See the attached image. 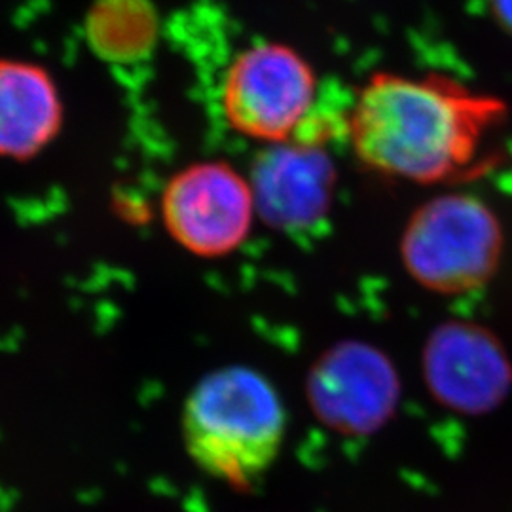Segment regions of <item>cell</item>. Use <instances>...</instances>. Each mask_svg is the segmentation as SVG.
<instances>
[{
    "instance_id": "6da1fadb",
    "label": "cell",
    "mask_w": 512,
    "mask_h": 512,
    "mask_svg": "<svg viewBox=\"0 0 512 512\" xmlns=\"http://www.w3.org/2000/svg\"><path fill=\"white\" fill-rule=\"evenodd\" d=\"M505 116L490 95L439 74H372L349 110L348 137L361 164L387 179L446 184L475 175Z\"/></svg>"
},
{
    "instance_id": "7a4b0ae2",
    "label": "cell",
    "mask_w": 512,
    "mask_h": 512,
    "mask_svg": "<svg viewBox=\"0 0 512 512\" xmlns=\"http://www.w3.org/2000/svg\"><path fill=\"white\" fill-rule=\"evenodd\" d=\"M184 448L205 475L251 488L279 458L287 410L274 384L256 368L219 366L190 389L181 412Z\"/></svg>"
},
{
    "instance_id": "3957f363",
    "label": "cell",
    "mask_w": 512,
    "mask_h": 512,
    "mask_svg": "<svg viewBox=\"0 0 512 512\" xmlns=\"http://www.w3.org/2000/svg\"><path fill=\"white\" fill-rule=\"evenodd\" d=\"M505 238L494 209L461 192L439 194L410 215L399 253L408 277L429 293L458 296L494 277Z\"/></svg>"
},
{
    "instance_id": "277c9868",
    "label": "cell",
    "mask_w": 512,
    "mask_h": 512,
    "mask_svg": "<svg viewBox=\"0 0 512 512\" xmlns=\"http://www.w3.org/2000/svg\"><path fill=\"white\" fill-rule=\"evenodd\" d=\"M317 97L310 61L283 42H258L228 65L220 86V107L239 135L281 145L296 139Z\"/></svg>"
},
{
    "instance_id": "5b68a950",
    "label": "cell",
    "mask_w": 512,
    "mask_h": 512,
    "mask_svg": "<svg viewBox=\"0 0 512 512\" xmlns=\"http://www.w3.org/2000/svg\"><path fill=\"white\" fill-rule=\"evenodd\" d=\"M160 213L169 238L200 258L236 253L258 219L249 175L220 160L173 173L160 198Z\"/></svg>"
},
{
    "instance_id": "8992f818",
    "label": "cell",
    "mask_w": 512,
    "mask_h": 512,
    "mask_svg": "<svg viewBox=\"0 0 512 512\" xmlns=\"http://www.w3.org/2000/svg\"><path fill=\"white\" fill-rule=\"evenodd\" d=\"M311 414L332 433L370 437L395 418L403 380L384 349L346 338L325 349L306 376Z\"/></svg>"
},
{
    "instance_id": "52a82bcc",
    "label": "cell",
    "mask_w": 512,
    "mask_h": 512,
    "mask_svg": "<svg viewBox=\"0 0 512 512\" xmlns=\"http://www.w3.org/2000/svg\"><path fill=\"white\" fill-rule=\"evenodd\" d=\"M429 395L459 416H486L509 399L512 361L492 330L475 321H442L421 348Z\"/></svg>"
},
{
    "instance_id": "ba28073f",
    "label": "cell",
    "mask_w": 512,
    "mask_h": 512,
    "mask_svg": "<svg viewBox=\"0 0 512 512\" xmlns=\"http://www.w3.org/2000/svg\"><path fill=\"white\" fill-rule=\"evenodd\" d=\"M258 219L275 230L296 232L329 213L334 165L311 143L287 141L264 148L249 173Z\"/></svg>"
},
{
    "instance_id": "9c48e42d",
    "label": "cell",
    "mask_w": 512,
    "mask_h": 512,
    "mask_svg": "<svg viewBox=\"0 0 512 512\" xmlns=\"http://www.w3.org/2000/svg\"><path fill=\"white\" fill-rule=\"evenodd\" d=\"M61 124L63 105L52 76L35 63L0 61V156H35Z\"/></svg>"
},
{
    "instance_id": "30bf717a",
    "label": "cell",
    "mask_w": 512,
    "mask_h": 512,
    "mask_svg": "<svg viewBox=\"0 0 512 512\" xmlns=\"http://www.w3.org/2000/svg\"><path fill=\"white\" fill-rule=\"evenodd\" d=\"M154 16L143 0H101L90 19V35L101 54L116 59L143 54L154 38Z\"/></svg>"
},
{
    "instance_id": "8fae6325",
    "label": "cell",
    "mask_w": 512,
    "mask_h": 512,
    "mask_svg": "<svg viewBox=\"0 0 512 512\" xmlns=\"http://www.w3.org/2000/svg\"><path fill=\"white\" fill-rule=\"evenodd\" d=\"M495 21L512 35V0H490Z\"/></svg>"
}]
</instances>
